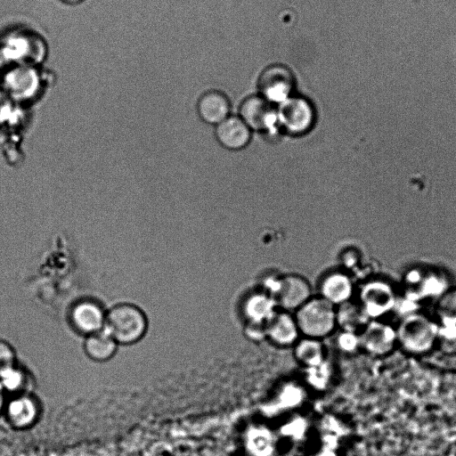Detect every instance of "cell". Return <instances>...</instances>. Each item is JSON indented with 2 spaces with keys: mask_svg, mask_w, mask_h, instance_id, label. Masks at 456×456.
Masks as SVG:
<instances>
[{
  "mask_svg": "<svg viewBox=\"0 0 456 456\" xmlns=\"http://www.w3.org/2000/svg\"><path fill=\"white\" fill-rule=\"evenodd\" d=\"M148 328L146 314L134 303H118L107 309L104 330L118 346L138 343L146 335Z\"/></svg>",
  "mask_w": 456,
  "mask_h": 456,
  "instance_id": "obj_1",
  "label": "cell"
},
{
  "mask_svg": "<svg viewBox=\"0 0 456 456\" xmlns=\"http://www.w3.org/2000/svg\"><path fill=\"white\" fill-rule=\"evenodd\" d=\"M438 323L422 313L400 319L395 328L397 345L406 353L421 355L436 345Z\"/></svg>",
  "mask_w": 456,
  "mask_h": 456,
  "instance_id": "obj_2",
  "label": "cell"
},
{
  "mask_svg": "<svg viewBox=\"0 0 456 456\" xmlns=\"http://www.w3.org/2000/svg\"><path fill=\"white\" fill-rule=\"evenodd\" d=\"M300 335L322 339L330 336L337 325V307L322 297H312L294 314Z\"/></svg>",
  "mask_w": 456,
  "mask_h": 456,
  "instance_id": "obj_3",
  "label": "cell"
},
{
  "mask_svg": "<svg viewBox=\"0 0 456 456\" xmlns=\"http://www.w3.org/2000/svg\"><path fill=\"white\" fill-rule=\"evenodd\" d=\"M107 309L97 299L81 297L74 301L68 309L69 327L83 338L104 330Z\"/></svg>",
  "mask_w": 456,
  "mask_h": 456,
  "instance_id": "obj_4",
  "label": "cell"
},
{
  "mask_svg": "<svg viewBox=\"0 0 456 456\" xmlns=\"http://www.w3.org/2000/svg\"><path fill=\"white\" fill-rule=\"evenodd\" d=\"M278 126L291 135L308 133L315 121V111L309 101L300 96H290L279 104Z\"/></svg>",
  "mask_w": 456,
  "mask_h": 456,
  "instance_id": "obj_5",
  "label": "cell"
},
{
  "mask_svg": "<svg viewBox=\"0 0 456 456\" xmlns=\"http://www.w3.org/2000/svg\"><path fill=\"white\" fill-rule=\"evenodd\" d=\"M42 414V405L33 392L7 396L2 417L15 430L33 428Z\"/></svg>",
  "mask_w": 456,
  "mask_h": 456,
  "instance_id": "obj_6",
  "label": "cell"
},
{
  "mask_svg": "<svg viewBox=\"0 0 456 456\" xmlns=\"http://www.w3.org/2000/svg\"><path fill=\"white\" fill-rule=\"evenodd\" d=\"M239 114L251 131L268 133L279 127L277 109L261 95L245 99L240 106Z\"/></svg>",
  "mask_w": 456,
  "mask_h": 456,
  "instance_id": "obj_7",
  "label": "cell"
},
{
  "mask_svg": "<svg viewBox=\"0 0 456 456\" xmlns=\"http://www.w3.org/2000/svg\"><path fill=\"white\" fill-rule=\"evenodd\" d=\"M295 86L291 71L282 65H272L261 74L258 87L261 96L271 103H281L290 96Z\"/></svg>",
  "mask_w": 456,
  "mask_h": 456,
  "instance_id": "obj_8",
  "label": "cell"
},
{
  "mask_svg": "<svg viewBox=\"0 0 456 456\" xmlns=\"http://www.w3.org/2000/svg\"><path fill=\"white\" fill-rule=\"evenodd\" d=\"M397 296L387 283L375 281L363 286L358 303L370 320H379L393 311Z\"/></svg>",
  "mask_w": 456,
  "mask_h": 456,
  "instance_id": "obj_9",
  "label": "cell"
},
{
  "mask_svg": "<svg viewBox=\"0 0 456 456\" xmlns=\"http://www.w3.org/2000/svg\"><path fill=\"white\" fill-rule=\"evenodd\" d=\"M360 347L375 356L390 354L397 345L395 329L380 320H370L359 333Z\"/></svg>",
  "mask_w": 456,
  "mask_h": 456,
  "instance_id": "obj_10",
  "label": "cell"
},
{
  "mask_svg": "<svg viewBox=\"0 0 456 456\" xmlns=\"http://www.w3.org/2000/svg\"><path fill=\"white\" fill-rule=\"evenodd\" d=\"M312 297V288L306 279L297 274H289L281 277L274 298L278 307L291 313L297 310Z\"/></svg>",
  "mask_w": 456,
  "mask_h": 456,
  "instance_id": "obj_11",
  "label": "cell"
},
{
  "mask_svg": "<svg viewBox=\"0 0 456 456\" xmlns=\"http://www.w3.org/2000/svg\"><path fill=\"white\" fill-rule=\"evenodd\" d=\"M266 338L279 346H294L300 332L294 314L284 310L276 313L265 323Z\"/></svg>",
  "mask_w": 456,
  "mask_h": 456,
  "instance_id": "obj_12",
  "label": "cell"
},
{
  "mask_svg": "<svg viewBox=\"0 0 456 456\" xmlns=\"http://www.w3.org/2000/svg\"><path fill=\"white\" fill-rule=\"evenodd\" d=\"M215 135L224 148L239 151L249 143L251 130L240 117L229 116L216 126Z\"/></svg>",
  "mask_w": 456,
  "mask_h": 456,
  "instance_id": "obj_13",
  "label": "cell"
},
{
  "mask_svg": "<svg viewBox=\"0 0 456 456\" xmlns=\"http://www.w3.org/2000/svg\"><path fill=\"white\" fill-rule=\"evenodd\" d=\"M197 110L202 121L216 126L230 116L231 104L224 94L212 90L199 99Z\"/></svg>",
  "mask_w": 456,
  "mask_h": 456,
  "instance_id": "obj_14",
  "label": "cell"
},
{
  "mask_svg": "<svg viewBox=\"0 0 456 456\" xmlns=\"http://www.w3.org/2000/svg\"><path fill=\"white\" fill-rule=\"evenodd\" d=\"M320 297L336 307L351 300L354 286L349 277L339 272L326 274L320 283Z\"/></svg>",
  "mask_w": 456,
  "mask_h": 456,
  "instance_id": "obj_15",
  "label": "cell"
},
{
  "mask_svg": "<svg viewBox=\"0 0 456 456\" xmlns=\"http://www.w3.org/2000/svg\"><path fill=\"white\" fill-rule=\"evenodd\" d=\"M118 344L105 330L90 334L84 338L83 350L88 359L95 362H105L117 354Z\"/></svg>",
  "mask_w": 456,
  "mask_h": 456,
  "instance_id": "obj_16",
  "label": "cell"
},
{
  "mask_svg": "<svg viewBox=\"0 0 456 456\" xmlns=\"http://www.w3.org/2000/svg\"><path fill=\"white\" fill-rule=\"evenodd\" d=\"M33 376L19 361L0 372V385L7 396L33 392Z\"/></svg>",
  "mask_w": 456,
  "mask_h": 456,
  "instance_id": "obj_17",
  "label": "cell"
},
{
  "mask_svg": "<svg viewBox=\"0 0 456 456\" xmlns=\"http://www.w3.org/2000/svg\"><path fill=\"white\" fill-rule=\"evenodd\" d=\"M273 297L260 291L249 295L244 301L242 312L246 322L266 323L277 311Z\"/></svg>",
  "mask_w": 456,
  "mask_h": 456,
  "instance_id": "obj_18",
  "label": "cell"
},
{
  "mask_svg": "<svg viewBox=\"0 0 456 456\" xmlns=\"http://www.w3.org/2000/svg\"><path fill=\"white\" fill-rule=\"evenodd\" d=\"M370 321L358 302L350 300L337 306V325L340 330L359 334Z\"/></svg>",
  "mask_w": 456,
  "mask_h": 456,
  "instance_id": "obj_19",
  "label": "cell"
},
{
  "mask_svg": "<svg viewBox=\"0 0 456 456\" xmlns=\"http://www.w3.org/2000/svg\"><path fill=\"white\" fill-rule=\"evenodd\" d=\"M294 356L302 366L317 368L324 362L325 349L321 339L304 337L294 345Z\"/></svg>",
  "mask_w": 456,
  "mask_h": 456,
  "instance_id": "obj_20",
  "label": "cell"
},
{
  "mask_svg": "<svg viewBox=\"0 0 456 456\" xmlns=\"http://www.w3.org/2000/svg\"><path fill=\"white\" fill-rule=\"evenodd\" d=\"M435 312L439 324L456 325V289H447L436 298Z\"/></svg>",
  "mask_w": 456,
  "mask_h": 456,
  "instance_id": "obj_21",
  "label": "cell"
},
{
  "mask_svg": "<svg viewBox=\"0 0 456 456\" xmlns=\"http://www.w3.org/2000/svg\"><path fill=\"white\" fill-rule=\"evenodd\" d=\"M436 345L439 347V349L446 354H455L456 325L438 323Z\"/></svg>",
  "mask_w": 456,
  "mask_h": 456,
  "instance_id": "obj_22",
  "label": "cell"
},
{
  "mask_svg": "<svg viewBox=\"0 0 456 456\" xmlns=\"http://www.w3.org/2000/svg\"><path fill=\"white\" fill-rule=\"evenodd\" d=\"M337 345L345 353L355 352L360 347L359 334L340 330L337 338Z\"/></svg>",
  "mask_w": 456,
  "mask_h": 456,
  "instance_id": "obj_23",
  "label": "cell"
},
{
  "mask_svg": "<svg viewBox=\"0 0 456 456\" xmlns=\"http://www.w3.org/2000/svg\"><path fill=\"white\" fill-rule=\"evenodd\" d=\"M419 310V302H417L406 296L396 298L393 312L400 317V319L410 314L418 313Z\"/></svg>",
  "mask_w": 456,
  "mask_h": 456,
  "instance_id": "obj_24",
  "label": "cell"
},
{
  "mask_svg": "<svg viewBox=\"0 0 456 456\" xmlns=\"http://www.w3.org/2000/svg\"><path fill=\"white\" fill-rule=\"evenodd\" d=\"M17 361L14 347L5 339L0 338V372Z\"/></svg>",
  "mask_w": 456,
  "mask_h": 456,
  "instance_id": "obj_25",
  "label": "cell"
},
{
  "mask_svg": "<svg viewBox=\"0 0 456 456\" xmlns=\"http://www.w3.org/2000/svg\"><path fill=\"white\" fill-rule=\"evenodd\" d=\"M244 333L252 341H262L266 338L265 323L246 322Z\"/></svg>",
  "mask_w": 456,
  "mask_h": 456,
  "instance_id": "obj_26",
  "label": "cell"
},
{
  "mask_svg": "<svg viewBox=\"0 0 456 456\" xmlns=\"http://www.w3.org/2000/svg\"><path fill=\"white\" fill-rule=\"evenodd\" d=\"M7 400V395L0 385V418L3 415L4 408Z\"/></svg>",
  "mask_w": 456,
  "mask_h": 456,
  "instance_id": "obj_27",
  "label": "cell"
},
{
  "mask_svg": "<svg viewBox=\"0 0 456 456\" xmlns=\"http://www.w3.org/2000/svg\"><path fill=\"white\" fill-rule=\"evenodd\" d=\"M61 1L69 5H77V4H79L82 2H84V0H61Z\"/></svg>",
  "mask_w": 456,
  "mask_h": 456,
  "instance_id": "obj_28",
  "label": "cell"
}]
</instances>
